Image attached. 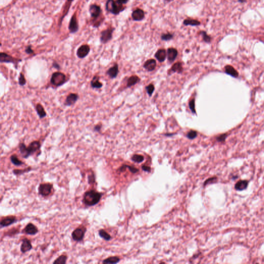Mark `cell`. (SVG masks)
<instances>
[{"mask_svg":"<svg viewBox=\"0 0 264 264\" xmlns=\"http://www.w3.org/2000/svg\"><path fill=\"white\" fill-rule=\"evenodd\" d=\"M78 99V96L76 93H71L66 98L64 105L67 106H70L75 104Z\"/></svg>","mask_w":264,"mask_h":264,"instance_id":"5bb4252c","label":"cell"},{"mask_svg":"<svg viewBox=\"0 0 264 264\" xmlns=\"http://www.w3.org/2000/svg\"><path fill=\"white\" fill-rule=\"evenodd\" d=\"M105 8L108 12L115 15H119L120 12L125 10L123 5L120 4L115 0H107L106 2Z\"/></svg>","mask_w":264,"mask_h":264,"instance_id":"7a4b0ae2","label":"cell"},{"mask_svg":"<svg viewBox=\"0 0 264 264\" xmlns=\"http://www.w3.org/2000/svg\"><path fill=\"white\" fill-rule=\"evenodd\" d=\"M102 128V126L101 125H97L94 127L93 128V130L95 131V132H99L101 130V129Z\"/></svg>","mask_w":264,"mask_h":264,"instance_id":"f6af8a7d","label":"cell"},{"mask_svg":"<svg viewBox=\"0 0 264 264\" xmlns=\"http://www.w3.org/2000/svg\"><path fill=\"white\" fill-rule=\"evenodd\" d=\"M132 17L134 20L136 21H141L145 18V12L143 10L138 8L134 10L132 14Z\"/></svg>","mask_w":264,"mask_h":264,"instance_id":"2e32d148","label":"cell"},{"mask_svg":"<svg viewBox=\"0 0 264 264\" xmlns=\"http://www.w3.org/2000/svg\"><path fill=\"white\" fill-rule=\"evenodd\" d=\"M195 103H194V99H192L189 102V108L192 112L195 114L196 113V110H195Z\"/></svg>","mask_w":264,"mask_h":264,"instance_id":"60d3db41","label":"cell"},{"mask_svg":"<svg viewBox=\"0 0 264 264\" xmlns=\"http://www.w3.org/2000/svg\"><path fill=\"white\" fill-rule=\"evenodd\" d=\"M248 181L246 180H240L235 184V188L236 190L242 191L247 188Z\"/></svg>","mask_w":264,"mask_h":264,"instance_id":"ffe728a7","label":"cell"},{"mask_svg":"<svg viewBox=\"0 0 264 264\" xmlns=\"http://www.w3.org/2000/svg\"><path fill=\"white\" fill-rule=\"evenodd\" d=\"M165 1H167V2H170V1H172V0H165Z\"/></svg>","mask_w":264,"mask_h":264,"instance_id":"816d5d0a","label":"cell"},{"mask_svg":"<svg viewBox=\"0 0 264 264\" xmlns=\"http://www.w3.org/2000/svg\"><path fill=\"white\" fill-rule=\"evenodd\" d=\"M31 170H32V168L31 167H29L28 168H26V169H24L23 170L15 169L13 170V173L14 175H23L25 173H27L30 171Z\"/></svg>","mask_w":264,"mask_h":264,"instance_id":"1f68e13d","label":"cell"},{"mask_svg":"<svg viewBox=\"0 0 264 264\" xmlns=\"http://www.w3.org/2000/svg\"><path fill=\"white\" fill-rule=\"evenodd\" d=\"M68 28H69V32L71 34H74L78 32L79 27H78L76 13H74L71 17Z\"/></svg>","mask_w":264,"mask_h":264,"instance_id":"30bf717a","label":"cell"},{"mask_svg":"<svg viewBox=\"0 0 264 264\" xmlns=\"http://www.w3.org/2000/svg\"><path fill=\"white\" fill-rule=\"evenodd\" d=\"M177 54L178 52L177 49L172 48H168L167 51L168 59L170 62L173 61L177 57Z\"/></svg>","mask_w":264,"mask_h":264,"instance_id":"ac0fdd59","label":"cell"},{"mask_svg":"<svg viewBox=\"0 0 264 264\" xmlns=\"http://www.w3.org/2000/svg\"><path fill=\"white\" fill-rule=\"evenodd\" d=\"M103 194L98 192L95 190H90L85 192L83 196V202L86 206H93L99 203L101 199Z\"/></svg>","mask_w":264,"mask_h":264,"instance_id":"6da1fadb","label":"cell"},{"mask_svg":"<svg viewBox=\"0 0 264 264\" xmlns=\"http://www.w3.org/2000/svg\"><path fill=\"white\" fill-rule=\"evenodd\" d=\"M120 261V259L118 257H109L106 259H104L103 261V264H117Z\"/></svg>","mask_w":264,"mask_h":264,"instance_id":"4316f807","label":"cell"},{"mask_svg":"<svg viewBox=\"0 0 264 264\" xmlns=\"http://www.w3.org/2000/svg\"><path fill=\"white\" fill-rule=\"evenodd\" d=\"M41 148V144L38 141H34L29 144L28 147H27V158L36 152L40 150Z\"/></svg>","mask_w":264,"mask_h":264,"instance_id":"ba28073f","label":"cell"},{"mask_svg":"<svg viewBox=\"0 0 264 264\" xmlns=\"http://www.w3.org/2000/svg\"><path fill=\"white\" fill-rule=\"evenodd\" d=\"M132 160L135 162L140 163L143 162L144 160V157L142 155L135 154L133 156V157L132 158Z\"/></svg>","mask_w":264,"mask_h":264,"instance_id":"d6a6232c","label":"cell"},{"mask_svg":"<svg viewBox=\"0 0 264 264\" xmlns=\"http://www.w3.org/2000/svg\"><path fill=\"white\" fill-rule=\"evenodd\" d=\"M139 80V78L137 76H132L131 77L129 78L128 80L127 83V86L128 87H131L133 85H135L137 83H138Z\"/></svg>","mask_w":264,"mask_h":264,"instance_id":"83f0119b","label":"cell"},{"mask_svg":"<svg viewBox=\"0 0 264 264\" xmlns=\"http://www.w3.org/2000/svg\"><path fill=\"white\" fill-rule=\"evenodd\" d=\"M171 70L173 72H177L178 73H181L183 70L182 63L179 62L174 64L171 68Z\"/></svg>","mask_w":264,"mask_h":264,"instance_id":"4dcf8cb0","label":"cell"},{"mask_svg":"<svg viewBox=\"0 0 264 264\" xmlns=\"http://www.w3.org/2000/svg\"><path fill=\"white\" fill-rule=\"evenodd\" d=\"M36 110L40 118H43L46 116V112L44 111V107L40 104H38L36 107Z\"/></svg>","mask_w":264,"mask_h":264,"instance_id":"d4e9b609","label":"cell"},{"mask_svg":"<svg viewBox=\"0 0 264 264\" xmlns=\"http://www.w3.org/2000/svg\"><path fill=\"white\" fill-rule=\"evenodd\" d=\"M22 242L20 250L22 253H26L27 252L30 251L33 249L31 242L27 238L23 239Z\"/></svg>","mask_w":264,"mask_h":264,"instance_id":"4fadbf2b","label":"cell"},{"mask_svg":"<svg viewBox=\"0 0 264 264\" xmlns=\"http://www.w3.org/2000/svg\"><path fill=\"white\" fill-rule=\"evenodd\" d=\"M17 219L14 216H10L3 218L1 221L0 225L1 228L7 227L17 222Z\"/></svg>","mask_w":264,"mask_h":264,"instance_id":"9a60e30c","label":"cell"},{"mask_svg":"<svg viewBox=\"0 0 264 264\" xmlns=\"http://www.w3.org/2000/svg\"><path fill=\"white\" fill-rule=\"evenodd\" d=\"M25 52L28 54H32L34 53V51L32 50V46H29L27 47L25 49Z\"/></svg>","mask_w":264,"mask_h":264,"instance_id":"7bdbcfd3","label":"cell"},{"mask_svg":"<svg viewBox=\"0 0 264 264\" xmlns=\"http://www.w3.org/2000/svg\"><path fill=\"white\" fill-rule=\"evenodd\" d=\"M20 61H21V59H17L8 54L3 52L0 53V62L1 63H13L17 66L18 63Z\"/></svg>","mask_w":264,"mask_h":264,"instance_id":"52a82bcc","label":"cell"},{"mask_svg":"<svg viewBox=\"0 0 264 264\" xmlns=\"http://www.w3.org/2000/svg\"><path fill=\"white\" fill-rule=\"evenodd\" d=\"M225 71L226 73L232 76L233 77L237 78L238 76V73L237 72V71L231 65H228L225 66Z\"/></svg>","mask_w":264,"mask_h":264,"instance_id":"603a6c76","label":"cell"},{"mask_svg":"<svg viewBox=\"0 0 264 264\" xmlns=\"http://www.w3.org/2000/svg\"><path fill=\"white\" fill-rule=\"evenodd\" d=\"M118 72H119L118 65L117 64H115L113 67L109 68V69L107 70V74L109 76V78H116L118 74Z\"/></svg>","mask_w":264,"mask_h":264,"instance_id":"e0dca14e","label":"cell"},{"mask_svg":"<svg viewBox=\"0 0 264 264\" xmlns=\"http://www.w3.org/2000/svg\"><path fill=\"white\" fill-rule=\"evenodd\" d=\"M217 178L216 177H211V178H209V179H208L206 180V181L204 183V186H206L208 184L214 183L217 182Z\"/></svg>","mask_w":264,"mask_h":264,"instance_id":"74e56055","label":"cell"},{"mask_svg":"<svg viewBox=\"0 0 264 264\" xmlns=\"http://www.w3.org/2000/svg\"><path fill=\"white\" fill-rule=\"evenodd\" d=\"M183 24L186 26H199L201 24L200 22H199L197 20L192 19H186L184 20Z\"/></svg>","mask_w":264,"mask_h":264,"instance_id":"cb8c5ba5","label":"cell"},{"mask_svg":"<svg viewBox=\"0 0 264 264\" xmlns=\"http://www.w3.org/2000/svg\"><path fill=\"white\" fill-rule=\"evenodd\" d=\"M197 136V133L196 131H191L189 132L187 134V137L190 139H193L196 138Z\"/></svg>","mask_w":264,"mask_h":264,"instance_id":"ab89813d","label":"cell"},{"mask_svg":"<svg viewBox=\"0 0 264 264\" xmlns=\"http://www.w3.org/2000/svg\"><path fill=\"white\" fill-rule=\"evenodd\" d=\"M200 34L202 35L203 37V39L204 41H205L206 43H209L211 41V37L208 35L206 32L205 31H201L200 32Z\"/></svg>","mask_w":264,"mask_h":264,"instance_id":"836d02e7","label":"cell"},{"mask_svg":"<svg viewBox=\"0 0 264 264\" xmlns=\"http://www.w3.org/2000/svg\"><path fill=\"white\" fill-rule=\"evenodd\" d=\"M173 37V35L170 33L162 34L161 36V39L164 41H169L172 39Z\"/></svg>","mask_w":264,"mask_h":264,"instance_id":"e575fe53","label":"cell"},{"mask_svg":"<svg viewBox=\"0 0 264 264\" xmlns=\"http://www.w3.org/2000/svg\"><path fill=\"white\" fill-rule=\"evenodd\" d=\"M128 0H117V2L119 3L120 4L124 5L126 4L128 2Z\"/></svg>","mask_w":264,"mask_h":264,"instance_id":"7dc6e473","label":"cell"},{"mask_svg":"<svg viewBox=\"0 0 264 264\" xmlns=\"http://www.w3.org/2000/svg\"><path fill=\"white\" fill-rule=\"evenodd\" d=\"M226 137H227V135L226 134H222L220 136H218V137L217 138V140L219 142H223V141H225Z\"/></svg>","mask_w":264,"mask_h":264,"instance_id":"b9f144b4","label":"cell"},{"mask_svg":"<svg viewBox=\"0 0 264 264\" xmlns=\"http://www.w3.org/2000/svg\"><path fill=\"white\" fill-rule=\"evenodd\" d=\"M88 182L89 184H93L96 182V177L93 172L88 175Z\"/></svg>","mask_w":264,"mask_h":264,"instance_id":"8d00e7d4","label":"cell"},{"mask_svg":"<svg viewBox=\"0 0 264 264\" xmlns=\"http://www.w3.org/2000/svg\"><path fill=\"white\" fill-rule=\"evenodd\" d=\"M99 79L100 77L98 76H95L93 78L90 83L91 87L93 88H97V89H99V88L102 87L103 84H102V83L100 82Z\"/></svg>","mask_w":264,"mask_h":264,"instance_id":"7402d4cb","label":"cell"},{"mask_svg":"<svg viewBox=\"0 0 264 264\" xmlns=\"http://www.w3.org/2000/svg\"><path fill=\"white\" fill-rule=\"evenodd\" d=\"M146 89L149 95L151 96L152 95L153 92L154 90V86L152 84H150L146 87Z\"/></svg>","mask_w":264,"mask_h":264,"instance_id":"f35d334b","label":"cell"},{"mask_svg":"<svg viewBox=\"0 0 264 264\" xmlns=\"http://www.w3.org/2000/svg\"><path fill=\"white\" fill-rule=\"evenodd\" d=\"M53 186L49 183H42L39 185L38 192L42 196H47L51 194Z\"/></svg>","mask_w":264,"mask_h":264,"instance_id":"5b68a950","label":"cell"},{"mask_svg":"<svg viewBox=\"0 0 264 264\" xmlns=\"http://www.w3.org/2000/svg\"><path fill=\"white\" fill-rule=\"evenodd\" d=\"M156 65V62L154 59H149L145 63L144 67L149 71H152L155 69Z\"/></svg>","mask_w":264,"mask_h":264,"instance_id":"44dd1931","label":"cell"},{"mask_svg":"<svg viewBox=\"0 0 264 264\" xmlns=\"http://www.w3.org/2000/svg\"><path fill=\"white\" fill-rule=\"evenodd\" d=\"M73 1H74V0H67V1H68V2H70L71 3Z\"/></svg>","mask_w":264,"mask_h":264,"instance_id":"f907efd6","label":"cell"},{"mask_svg":"<svg viewBox=\"0 0 264 264\" xmlns=\"http://www.w3.org/2000/svg\"><path fill=\"white\" fill-rule=\"evenodd\" d=\"M246 0H238V1L240 3H244L245 2Z\"/></svg>","mask_w":264,"mask_h":264,"instance_id":"681fc988","label":"cell"},{"mask_svg":"<svg viewBox=\"0 0 264 264\" xmlns=\"http://www.w3.org/2000/svg\"><path fill=\"white\" fill-rule=\"evenodd\" d=\"M23 232L25 233L27 235H35L38 233V229L36 226L32 223H28L25 227Z\"/></svg>","mask_w":264,"mask_h":264,"instance_id":"7c38bea8","label":"cell"},{"mask_svg":"<svg viewBox=\"0 0 264 264\" xmlns=\"http://www.w3.org/2000/svg\"><path fill=\"white\" fill-rule=\"evenodd\" d=\"M166 51L164 49L158 50L155 53V57L160 62L164 61L166 57Z\"/></svg>","mask_w":264,"mask_h":264,"instance_id":"d6986e66","label":"cell"},{"mask_svg":"<svg viewBox=\"0 0 264 264\" xmlns=\"http://www.w3.org/2000/svg\"><path fill=\"white\" fill-rule=\"evenodd\" d=\"M67 256L65 255H61L57 258L53 262V264H65L66 263Z\"/></svg>","mask_w":264,"mask_h":264,"instance_id":"f546056e","label":"cell"},{"mask_svg":"<svg viewBox=\"0 0 264 264\" xmlns=\"http://www.w3.org/2000/svg\"><path fill=\"white\" fill-rule=\"evenodd\" d=\"M127 167L128 168L129 170H130L132 173H135L136 172H138V169H136V168H135V167H132V166H128V165H127Z\"/></svg>","mask_w":264,"mask_h":264,"instance_id":"ee69618b","label":"cell"},{"mask_svg":"<svg viewBox=\"0 0 264 264\" xmlns=\"http://www.w3.org/2000/svg\"><path fill=\"white\" fill-rule=\"evenodd\" d=\"M66 81V76L64 73L61 72L53 73L51 76V83L56 87H59L63 85Z\"/></svg>","mask_w":264,"mask_h":264,"instance_id":"3957f363","label":"cell"},{"mask_svg":"<svg viewBox=\"0 0 264 264\" xmlns=\"http://www.w3.org/2000/svg\"><path fill=\"white\" fill-rule=\"evenodd\" d=\"M90 48L87 44L82 45L78 48L76 51V55L80 58H84L87 56L89 53Z\"/></svg>","mask_w":264,"mask_h":264,"instance_id":"8fae6325","label":"cell"},{"mask_svg":"<svg viewBox=\"0 0 264 264\" xmlns=\"http://www.w3.org/2000/svg\"><path fill=\"white\" fill-rule=\"evenodd\" d=\"M90 14L91 17L93 19V20H97L101 15L102 10L101 7L97 4H92L89 6Z\"/></svg>","mask_w":264,"mask_h":264,"instance_id":"9c48e42d","label":"cell"},{"mask_svg":"<svg viewBox=\"0 0 264 264\" xmlns=\"http://www.w3.org/2000/svg\"><path fill=\"white\" fill-rule=\"evenodd\" d=\"M142 169L144 171H147V172H150L151 171V168L150 167H148V166H143L142 167Z\"/></svg>","mask_w":264,"mask_h":264,"instance_id":"bcb514c9","label":"cell"},{"mask_svg":"<svg viewBox=\"0 0 264 264\" xmlns=\"http://www.w3.org/2000/svg\"><path fill=\"white\" fill-rule=\"evenodd\" d=\"M26 83H27V81H26V79L24 77V75L22 74V73H21L20 74L19 77V85L21 86H24L26 84Z\"/></svg>","mask_w":264,"mask_h":264,"instance_id":"d590c367","label":"cell"},{"mask_svg":"<svg viewBox=\"0 0 264 264\" xmlns=\"http://www.w3.org/2000/svg\"><path fill=\"white\" fill-rule=\"evenodd\" d=\"M99 235L100 237L102 238L103 239H104V240H106V241H109L112 239V237L111 236V235L103 229L100 230L99 231Z\"/></svg>","mask_w":264,"mask_h":264,"instance_id":"f1b7e54d","label":"cell"},{"mask_svg":"<svg viewBox=\"0 0 264 264\" xmlns=\"http://www.w3.org/2000/svg\"><path fill=\"white\" fill-rule=\"evenodd\" d=\"M115 30L114 28H108L103 31L101 33L100 41L102 44H106L112 39L113 33Z\"/></svg>","mask_w":264,"mask_h":264,"instance_id":"8992f818","label":"cell"},{"mask_svg":"<svg viewBox=\"0 0 264 264\" xmlns=\"http://www.w3.org/2000/svg\"><path fill=\"white\" fill-rule=\"evenodd\" d=\"M10 161L12 164L16 166H20L24 164V162H22L21 160H20L17 155L14 154L10 156Z\"/></svg>","mask_w":264,"mask_h":264,"instance_id":"484cf974","label":"cell"},{"mask_svg":"<svg viewBox=\"0 0 264 264\" xmlns=\"http://www.w3.org/2000/svg\"><path fill=\"white\" fill-rule=\"evenodd\" d=\"M53 67L56 69H58V70L60 69V65H59V64L56 62H54L53 63Z\"/></svg>","mask_w":264,"mask_h":264,"instance_id":"c3c4849f","label":"cell"},{"mask_svg":"<svg viewBox=\"0 0 264 264\" xmlns=\"http://www.w3.org/2000/svg\"><path fill=\"white\" fill-rule=\"evenodd\" d=\"M87 229L84 226H80L75 229L72 233V237L75 241L80 242L83 240Z\"/></svg>","mask_w":264,"mask_h":264,"instance_id":"277c9868","label":"cell"}]
</instances>
